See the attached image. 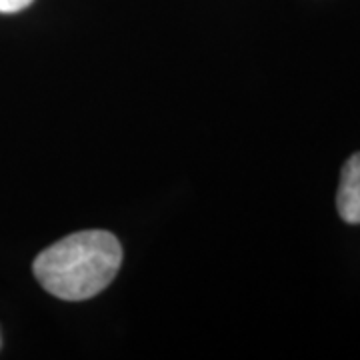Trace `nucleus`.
I'll use <instances>...</instances> for the list:
<instances>
[{
	"label": "nucleus",
	"mask_w": 360,
	"mask_h": 360,
	"mask_svg": "<svg viewBox=\"0 0 360 360\" xmlns=\"http://www.w3.org/2000/svg\"><path fill=\"white\" fill-rule=\"evenodd\" d=\"M120 262L122 248L115 234L82 231L42 250L32 270L46 292L77 302L103 292L115 281Z\"/></svg>",
	"instance_id": "1"
},
{
	"label": "nucleus",
	"mask_w": 360,
	"mask_h": 360,
	"mask_svg": "<svg viewBox=\"0 0 360 360\" xmlns=\"http://www.w3.org/2000/svg\"><path fill=\"white\" fill-rule=\"evenodd\" d=\"M336 208L348 224H360V153L345 162L336 193Z\"/></svg>",
	"instance_id": "2"
},
{
	"label": "nucleus",
	"mask_w": 360,
	"mask_h": 360,
	"mask_svg": "<svg viewBox=\"0 0 360 360\" xmlns=\"http://www.w3.org/2000/svg\"><path fill=\"white\" fill-rule=\"evenodd\" d=\"M32 0H0V13L13 14L25 11L26 6H30Z\"/></svg>",
	"instance_id": "3"
}]
</instances>
